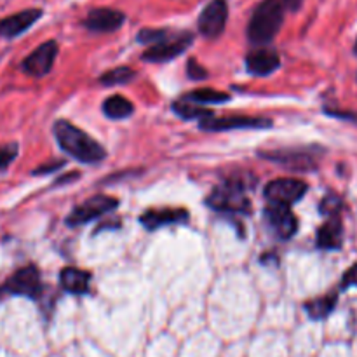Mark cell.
<instances>
[{"mask_svg":"<svg viewBox=\"0 0 357 357\" xmlns=\"http://www.w3.org/2000/svg\"><path fill=\"white\" fill-rule=\"evenodd\" d=\"M52 131H54L56 142L61 146L63 152L68 153L70 157H73L79 162L98 164L107 157L103 146L96 139L91 138L87 132H84L82 129L73 126L72 122L58 121Z\"/></svg>","mask_w":357,"mask_h":357,"instance_id":"cell-1","label":"cell"},{"mask_svg":"<svg viewBox=\"0 0 357 357\" xmlns=\"http://www.w3.org/2000/svg\"><path fill=\"white\" fill-rule=\"evenodd\" d=\"M316 243L321 250H340L344 244V223L340 215L328 216L326 222L317 230Z\"/></svg>","mask_w":357,"mask_h":357,"instance_id":"cell-17","label":"cell"},{"mask_svg":"<svg viewBox=\"0 0 357 357\" xmlns=\"http://www.w3.org/2000/svg\"><path fill=\"white\" fill-rule=\"evenodd\" d=\"M124 21L126 14L122 10L112 9V7H96V9H91L87 13L82 24L91 31L110 33V31L119 30L124 24Z\"/></svg>","mask_w":357,"mask_h":357,"instance_id":"cell-13","label":"cell"},{"mask_svg":"<svg viewBox=\"0 0 357 357\" xmlns=\"http://www.w3.org/2000/svg\"><path fill=\"white\" fill-rule=\"evenodd\" d=\"M167 35H169V31L162 30V28H159V30L157 28H145L138 33V40L143 42V44H157L162 38H166Z\"/></svg>","mask_w":357,"mask_h":357,"instance_id":"cell-26","label":"cell"},{"mask_svg":"<svg viewBox=\"0 0 357 357\" xmlns=\"http://www.w3.org/2000/svg\"><path fill=\"white\" fill-rule=\"evenodd\" d=\"M187 73H188V77H190L192 80H202V79H206V77H208V72H206V70L202 68V66L199 65L195 59H190V61H188Z\"/></svg>","mask_w":357,"mask_h":357,"instance_id":"cell-27","label":"cell"},{"mask_svg":"<svg viewBox=\"0 0 357 357\" xmlns=\"http://www.w3.org/2000/svg\"><path fill=\"white\" fill-rule=\"evenodd\" d=\"M337 303H338V295L337 293H330V295L319 296V298H314L310 300V302H307L305 312L309 314L310 319L323 321L333 312Z\"/></svg>","mask_w":357,"mask_h":357,"instance_id":"cell-19","label":"cell"},{"mask_svg":"<svg viewBox=\"0 0 357 357\" xmlns=\"http://www.w3.org/2000/svg\"><path fill=\"white\" fill-rule=\"evenodd\" d=\"M188 220L187 209L166 208V209H149L142 215L139 222L146 230H157L160 227L173 225V223H185Z\"/></svg>","mask_w":357,"mask_h":357,"instance_id":"cell-16","label":"cell"},{"mask_svg":"<svg viewBox=\"0 0 357 357\" xmlns=\"http://www.w3.org/2000/svg\"><path fill=\"white\" fill-rule=\"evenodd\" d=\"M272 122L261 117H246V115H230L220 119H202L201 129L204 131H232V129H264L271 128Z\"/></svg>","mask_w":357,"mask_h":357,"instance_id":"cell-12","label":"cell"},{"mask_svg":"<svg viewBox=\"0 0 357 357\" xmlns=\"http://www.w3.org/2000/svg\"><path fill=\"white\" fill-rule=\"evenodd\" d=\"M56 56H58V44L54 40H47L24 58L21 68L30 77H44L54 66Z\"/></svg>","mask_w":357,"mask_h":357,"instance_id":"cell-10","label":"cell"},{"mask_svg":"<svg viewBox=\"0 0 357 357\" xmlns=\"http://www.w3.org/2000/svg\"><path fill=\"white\" fill-rule=\"evenodd\" d=\"M135 72L128 66H117V68L110 70V72L103 73L100 77V82L103 86H121V84H128L129 80H132Z\"/></svg>","mask_w":357,"mask_h":357,"instance_id":"cell-23","label":"cell"},{"mask_svg":"<svg viewBox=\"0 0 357 357\" xmlns=\"http://www.w3.org/2000/svg\"><path fill=\"white\" fill-rule=\"evenodd\" d=\"M286 7L282 0H261L253 9L248 23V38L253 45H267L275 38L284 23Z\"/></svg>","mask_w":357,"mask_h":357,"instance_id":"cell-2","label":"cell"},{"mask_svg":"<svg viewBox=\"0 0 357 357\" xmlns=\"http://www.w3.org/2000/svg\"><path fill=\"white\" fill-rule=\"evenodd\" d=\"M183 100L192 101V103L199 105H218V103H227L230 100V94L222 93V91L216 89H195L192 93H187V96Z\"/></svg>","mask_w":357,"mask_h":357,"instance_id":"cell-21","label":"cell"},{"mask_svg":"<svg viewBox=\"0 0 357 357\" xmlns=\"http://www.w3.org/2000/svg\"><path fill=\"white\" fill-rule=\"evenodd\" d=\"M173 110L174 114L180 115V117L185 119V121H192V119H201L202 121V119L213 117V112L209 110V108H202L188 100H181V101H176V103H173Z\"/></svg>","mask_w":357,"mask_h":357,"instance_id":"cell-22","label":"cell"},{"mask_svg":"<svg viewBox=\"0 0 357 357\" xmlns=\"http://www.w3.org/2000/svg\"><path fill=\"white\" fill-rule=\"evenodd\" d=\"M282 2H284L286 9H289V10H291V13H296V10H298L300 7H302L303 0H282Z\"/></svg>","mask_w":357,"mask_h":357,"instance_id":"cell-30","label":"cell"},{"mask_svg":"<svg viewBox=\"0 0 357 357\" xmlns=\"http://www.w3.org/2000/svg\"><path fill=\"white\" fill-rule=\"evenodd\" d=\"M89 282L91 274L86 271H80L75 267H66L63 268L59 274V284L61 289H65L70 295H84L89 291Z\"/></svg>","mask_w":357,"mask_h":357,"instance_id":"cell-18","label":"cell"},{"mask_svg":"<svg viewBox=\"0 0 357 357\" xmlns=\"http://www.w3.org/2000/svg\"><path fill=\"white\" fill-rule=\"evenodd\" d=\"M309 190V185L296 178H281L265 185V197L271 204H282L291 208Z\"/></svg>","mask_w":357,"mask_h":357,"instance_id":"cell-8","label":"cell"},{"mask_svg":"<svg viewBox=\"0 0 357 357\" xmlns=\"http://www.w3.org/2000/svg\"><path fill=\"white\" fill-rule=\"evenodd\" d=\"M265 218H267L268 225L274 230L275 236L282 241L291 239L296 230H298V220L293 215L289 206L271 204L268 202L267 209H265Z\"/></svg>","mask_w":357,"mask_h":357,"instance_id":"cell-11","label":"cell"},{"mask_svg":"<svg viewBox=\"0 0 357 357\" xmlns=\"http://www.w3.org/2000/svg\"><path fill=\"white\" fill-rule=\"evenodd\" d=\"M227 20H229V3H227V0H211L199 14V33L204 38L215 40L225 31Z\"/></svg>","mask_w":357,"mask_h":357,"instance_id":"cell-6","label":"cell"},{"mask_svg":"<svg viewBox=\"0 0 357 357\" xmlns=\"http://www.w3.org/2000/svg\"><path fill=\"white\" fill-rule=\"evenodd\" d=\"M44 10L31 7V9H23L16 14L2 17L0 20V37L2 38H16L26 30H30L35 23L42 17Z\"/></svg>","mask_w":357,"mask_h":357,"instance_id":"cell-14","label":"cell"},{"mask_svg":"<svg viewBox=\"0 0 357 357\" xmlns=\"http://www.w3.org/2000/svg\"><path fill=\"white\" fill-rule=\"evenodd\" d=\"M63 166L61 160H58V162L54 164H49V166H44V167H37V169L33 171V174H45V173H51V171L54 169H59V167Z\"/></svg>","mask_w":357,"mask_h":357,"instance_id":"cell-29","label":"cell"},{"mask_svg":"<svg viewBox=\"0 0 357 357\" xmlns=\"http://www.w3.org/2000/svg\"><path fill=\"white\" fill-rule=\"evenodd\" d=\"M260 155L264 159L272 160V162L279 164L282 167H289L293 171H312L317 167V155L314 150H272V152L265 153L260 152Z\"/></svg>","mask_w":357,"mask_h":357,"instance_id":"cell-9","label":"cell"},{"mask_svg":"<svg viewBox=\"0 0 357 357\" xmlns=\"http://www.w3.org/2000/svg\"><path fill=\"white\" fill-rule=\"evenodd\" d=\"M206 202L215 211L230 213V215L248 213L251 206L246 194V185H244V181L237 180V178H232V180H227L222 185H218L209 194Z\"/></svg>","mask_w":357,"mask_h":357,"instance_id":"cell-3","label":"cell"},{"mask_svg":"<svg viewBox=\"0 0 357 357\" xmlns=\"http://www.w3.org/2000/svg\"><path fill=\"white\" fill-rule=\"evenodd\" d=\"M103 114L112 121H122V119H128L135 114V107L128 98L115 94V96L107 98L103 101Z\"/></svg>","mask_w":357,"mask_h":357,"instance_id":"cell-20","label":"cell"},{"mask_svg":"<svg viewBox=\"0 0 357 357\" xmlns=\"http://www.w3.org/2000/svg\"><path fill=\"white\" fill-rule=\"evenodd\" d=\"M342 208H344V202H342V199L335 194L326 195V197L323 199V202H321V213H323L324 216L340 215Z\"/></svg>","mask_w":357,"mask_h":357,"instance_id":"cell-25","label":"cell"},{"mask_svg":"<svg viewBox=\"0 0 357 357\" xmlns=\"http://www.w3.org/2000/svg\"><path fill=\"white\" fill-rule=\"evenodd\" d=\"M20 153V146L17 143H6V145H0V171H6L10 164L14 162V159Z\"/></svg>","mask_w":357,"mask_h":357,"instance_id":"cell-24","label":"cell"},{"mask_svg":"<svg viewBox=\"0 0 357 357\" xmlns=\"http://www.w3.org/2000/svg\"><path fill=\"white\" fill-rule=\"evenodd\" d=\"M354 54L357 56V38H356V44H354Z\"/></svg>","mask_w":357,"mask_h":357,"instance_id":"cell-31","label":"cell"},{"mask_svg":"<svg viewBox=\"0 0 357 357\" xmlns=\"http://www.w3.org/2000/svg\"><path fill=\"white\" fill-rule=\"evenodd\" d=\"M281 65V56L274 49H258L246 56L248 72L257 77H265L274 73Z\"/></svg>","mask_w":357,"mask_h":357,"instance_id":"cell-15","label":"cell"},{"mask_svg":"<svg viewBox=\"0 0 357 357\" xmlns=\"http://www.w3.org/2000/svg\"><path fill=\"white\" fill-rule=\"evenodd\" d=\"M2 295L26 296V298H38L42 293V279L40 272L35 265H26L14 272L2 286H0Z\"/></svg>","mask_w":357,"mask_h":357,"instance_id":"cell-4","label":"cell"},{"mask_svg":"<svg viewBox=\"0 0 357 357\" xmlns=\"http://www.w3.org/2000/svg\"><path fill=\"white\" fill-rule=\"evenodd\" d=\"M119 206L117 199L110 197V195H94V197H89L87 201H84L82 204L77 206L72 213L66 218V223L70 227H79L84 225V223H89L93 220L100 218V216L107 215V213L114 211Z\"/></svg>","mask_w":357,"mask_h":357,"instance_id":"cell-7","label":"cell"},{"mask_svg":"<svg viewBox=\"0 0 357 357\" xmlns=\"http://www.w3.org/2000/svg\"><path fill=\"white\" fill-rule=\"evenodd\" d=\"M351 286H357V264L352 265V267L344 274L340 289H347L351 288Z\"/></svg>","mask_w":357,"mask_h":357,"instance_id":"cell-28","label":"cell"},{"mask_svg":"<svg viewBox=\"0 0 357 357\" xmlns=\"http://www.w3.org/2000/svg\"><path fill=\"white\" fill-rule=\"evenodd\" d=\"M194 44V35L188 33V31H181V33L166 38H162L157 44L150 45L145 52H143L142 59L149 63H166L171 59L178 58L180 54H183L190 45Z\"/></svg>","mask_w":357,"mask_h":357,"instance_id":"cell-5","label":"cell"}]
</instances>
